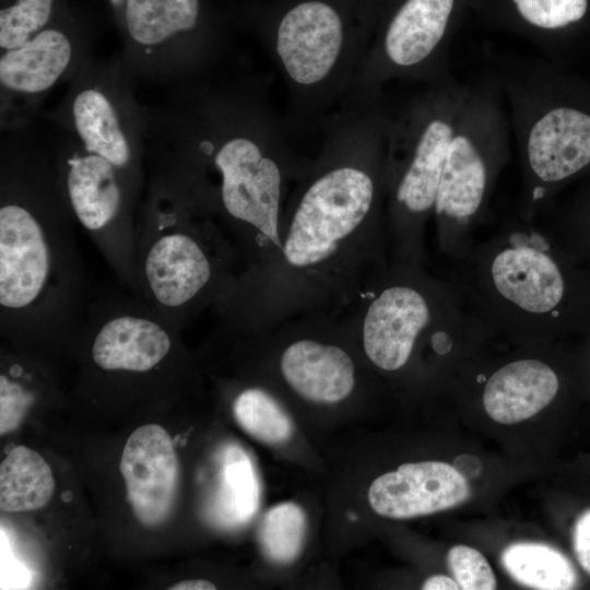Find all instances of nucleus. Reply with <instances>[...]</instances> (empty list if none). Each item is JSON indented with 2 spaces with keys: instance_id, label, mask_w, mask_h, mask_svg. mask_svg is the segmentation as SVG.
Listing matches in <instances>:
<instances>
[{
  "instance_id": "1",
  "label": "nucleus",
  "mask_w": 590,
  "mask_h": 590,
  "mask_svg": "<svg viewBox=\"0 0 590 590\" xmlns=\"http://www.w3.org/2000/svg\"><path fill=\"white\" fill-rule=\"evenodd\" d=\"M390 113L384 98L344 102L288 196L282 250L236 278L212 310L223 328L258 335L305 316H342L371 285V239L385 188Z\"/></svg>"
},
{
  "instance_id": "2",
  "label": "nucleus",
  "mask_w": 590,
  "mask_h": 590,
  "mask_svg": "<svg viewBox=\"0 0 590 590\" xmlns=\"http://www.w3.org/2000/svg\"><path fill=\"white\" fill-rule=\"evenodd\" d=\"M257 74L177 85L145 108L149 169L175 182L222 228L239 260L237 278L260 274L282 250L285 205L309 157Z\"/></svg>"
},
{
  "instance_id": "3",
  "label": "nucleus",
  "mask_w": 590,
  "mask_h": 590,
  "mask_svg": "<svg viewBox=\"0 0 590 590\" xmlns=\"http://www.w3.org/2000/svg\"><path fill=\"white\" fill-rule=\"evenodd\" d=\"M74 222L48 144L32 127L0 139V329L20 344L80 340L88 305Z\"/></svg>"
},
{
  "instance_id": "4",
  "label": "nucleus",
  "mask_w": 590,
  "mask_h": 590,
  "mask_svg": "<svg viewBox=\"0 0 590 590\" xmlns=\"http://www.w3.org/2000/svg\"><path fill=\"white\" fill-rule=\"evenodd\" d=\"M394 0H255L241 21L287 92L295 139L322 131L339 108Z\"/></svg>"
},
{
  "instance_id": "5",
  "label": "nucleus",
  "mask_w": 590,
  "mask_h": 590,
  "mask_svg": "<svg viewBox=\"0 0 590 590\" xmlns=\"http://www.w3.org/2000/svg\"><path fill=\"white\" fill-rule=\"evenodd\" d=\"M135 256L141 298L178 331L212 309L239 274L222 228L153 169L138 214Z\"/></svg>"
},
{
  "instance_id": "6",
  "label": "nucleus",
  "mask_w": 590,
  "mask_h": 590,
  "mask_svg": "<svg viewBox=\"0 0 590 590\" xmlns=\"http://www.w3.org/2000/svg\"><path fill=\"white\" fill-rule=\"evenodd\" d=\"M487 71L503 94L514 138L535 179L532 199L545 186L590 165V111L567 95L566 82L541 56H520L483 45Z\"/></svg>"
},
{
  "instance_id": "7",
  "label": "nucleus",
  "mask_w": 590,
  "mask_h": 590,
  "mask_svg": "<svg viewBox=\"0 0 590 590\" xmlns=\"http://www.w3.org/2000/svg\"><path fill=\"white\" fill-rule=\"evenodd\" d=\"M470 82L452 73L427 84L390 114L385 188L392 212L420 219L435 206L449 142Z\"/></svg>"
},
{
  "instance_id": "8",
  "label": "nucleus",
  "mask_w": 590,
  "mask_h": 590,
  "mask_svg": "<svg viewBox=\"0 0 590 590\" xmlns=\"http://www.w3.org/2000/svg\"><path fill=\"white\" fill-rule=\"evenodd\" d=\"M225 31L208 0H123L120 55L133 80L177 86L210 74Z\"/></svg>"
},
{
  "instance_id": "9",
  "label": "nucleus",
  "mask_w": 590,
  "mask_h": 590,
  "mask_svg": "<svg viewBox=\"0 0 590 590\" xmlns=\"http://www.w3.org/2000/svg\"><path fill=\"white\" fill-rule=\"evenodd\" d=\"M121 55L91 57L69 83L59 104L42 116L145 188V107Z\"/></svg>"
},
{
  "instance_id": "10",
  "label": "nucleus",
  "mask_w": 590,
  "mask_h": 590,
  "mask_svg": "<svg viewBox=\"0 0 590 590\" xmlns=\"http://www.w3.org/2000/svg\"><path fill=\"white\" fill-rule=\"evenodd\" d=\"M469 16V0H394L342 102L382 98L392 81L427 84L452 73L450 50Z\"/></svg>"
},
{
  "instance_id": "11",
  "label": "nucleus",
  "mask_w": 590,
  "mask_h": 590,
  "mask_svg": "<svg viewBox=\"0 0 590 590\" xmlns=\"http://www.w3.org/2000/svg\"><path fill=\"white\" fill-rule=\"evenodd\" d=\"M511 127L503 94L486 70L470 81L449 142L435 201L438 215L458 221L481 208L492 167L505 156Z\"/></svg>"
},
{
  "instance_id": "12",
  "label": "nucleus",
  "mask_w": 590,
  "mask_h": 590,
  "mask_svg": "<svg viewBox=\"0 0 590 590\" xmlns=\"http://www.w3.org/2000/svg\"><path fill=\"white\" fill-rule=\"evenodd\" d=\"M91 57L92 37L55 19L19 47L1 51V132L32 127L48 94L70 83Z\"/></svg>"
},
{
  "instance_id": "13",
  "label": "nucleus",
  "mask_w": 590,
  "mask_h": 590,
  "mask_svg": "<svg viewBox=\"0 0 590 590\" xmlns=\"http://www.w3.org/2000/svg\"><path fill=\"white\" fill-rule=\"evenodd\" d=\"M344 329L340 316H305L274 328L284 339L278 369L293 392L318 404H335L353 393L356 364L340 343Z\"/></svg>"
},
{
  "instance_id": "14",
  "label": "nucleus",
  "mask_w": 590,
  "mask_h": 590,
  "mask_svg": "<svg viewBox=\"0 0 590 590\" xmlns=\"http://www.w3.org/2000/svg\"><path fill=\"white\" fill-rule=\"evenodd\" d=\"M341 317L366 358L381 370L396 371L409 362L430 310L424 295L410 285L380 292L370 285Z\"/></svg>"
},
{
  "instance_id": "15",
  "label": "nucleus",
  "mask_w": 590,
  "mask_h": 590,
  "mask_svg": "<svg viewBox=\"0 0 590 590\" xmlns=\"http://www.w3.org/2000/svg\"><path fill=\"white\" fill-rule=\"evenodd\" d=\"M119 470L135 518L146 527L164 522L178 482V460L169 434L156 424L135 428L126 441Z\"/></svg>"
},
{
  "instance_id": "16",
  "label": "nucleus",
  "mask_w": 590,
  "mask_h": 590,
  "mask_svg": "<svg viewBox=\"0 0 590 590\" xmlns=\"http://www.w3.org/2000/svg\"><path fill=\"white\" fill-rule=\"evenodd\" d=\"M464 475L441 461L401 464L373 481L368 489L371 509L384 517L409 519L453 508L469 499Z\"/></svg>"
},
{
  "instance_id": "17",
  "label": "nucleus",
  "mask_w": 590,
  "mask_h": 590,
  "mask_svg": "<svg viewBox=\"0 0 590 590\" xmlns=\"http://www.w3.org/2000/svg\"><path fill=\"white\" fill-rule=\"evenodd\" d=\"M469 11L477 26L518 37L553 60L564 36L587 20L590 0H469Z\"/></svg>"
},
{
  "instance_id": "18",
  "label": "nucleus",
  "mask_w": 590,
  "mask_h": 590,
  "mask_svg": "<svg viewBox=\"0 0 590 590\" xmlns=\"http://www.w3.org/2000/svg\"><path fill=\"white\" fill-rule=\"evenodd\" d=\"M558 379L535 359H522L498 369L487 381L483 403L497 423L515 424L543 410L554 399Z\"/></svg>"
},
{
  "instance_id": "19",
  "label": "nucleus",
  "mask_w": 590,
  "mask_h": 590,
  "mask_svg": "<svg viewBox=\"0 0 590 590\" xmlns=\"http://www.w3.org/2000/svg\"><path fill=\"white\" fill-rule=\"evenodd\" d=\"M497 291L531 312L552 310L562 299L564 282L554 261L529 247L502 251L492 266Z\"/></svg>"
},
{
  "instance_id": "20",
  "label": "nucleus",
  "mask_w": 590,
  "mask_h": 590,
  "mask_svg": "<svg viewBox=\"0 0 590 590\" xmlns=\"http://www.w3.org/2000/svg\"><path fill=\"white\" fill-rule=\"evenodd\" d=\"M54 491L51 469L34 450L17 446L1 462V510L22 512L43 508L52 497Z\"/></svg>"
},
{
  "instance_id": "21",
  "label": "nucleus",
  "mask_w": 590,
  "mask_h": 590,
  "mask_svg": "<svg viewBox=\"0 0 590 590\" xmlns=\"http://www.w3.org/2000/svg\"><path fill=\"white\" fill-rule=\"evenodd\" d=\"M259 502L260 485L251 459L243 448L228 445L222 451L213 517L226 527L245 524L255 516Z\"/></svg>"
},
{
  "instance_id": "22",
  "label": "nucleus",
  "mask_w": 590,
  "mask_h": 590,
  "mask_svg": "<svg viewBox=\"0 0 590 590\" xmlns=\"http://www.w3.org/2000/svg\"><path fill=\"white\" fill-rule=\"evenodd\" d=\"M502 563L519 583L541 590L575 587L577 576L571 563L557 550L542 543L520 542L505 548Z\"/></svg>"
},
{
  "instance_id": "23",
  "label": "nucleus",
  "mask_w": 590,
  "mask_h": 590,
  "mask_svg": "<svg viewBox=\"0 0 590 590\" xmlns=\"http://www.w3.org/2000/svg\"><path fill=\"white\" fill-rule=\"evenodd\" d=\"M232 410L238 425L261 442L282 444L293 434L288 414L263 388L247 387L240 390L233 400Z\"/></svg>"
},
{
  "instance_id": "24",
  "label": "nucleus",
  "mask_w": 590,
  "mask_h": 590,
  "mask_svg": "<svg viewBox=\"0 0 590 590\" xmlns=\"http://www.w3.org/2000/svg\"><path fill=\"white\" fill-rule=\"evenodd\" d=\"M306 515L295 503L270 508L259 528L262 552L273 563H292L302 552L306 533Z\"/></svg>"
},
{
  "instance_id": "25",
  "label": "nucleus",
  "mask_w": 590,
  "mask_h": 590,
  "mask_svg": "<svg viewBox=\"0 0 590 590\" xmlns=\"http://www.w3.org/2000/svg\"><path fill=\"white\" fill-rule=\"evenodd\" d=\"M56 0H12L0 10V49L16 48L54 20Z\"/></svg>"
},
{
  "instance_id": "26",
  "label": "nucleus",
  "mask_w": 590,
  "mask_h": 590,
  "mask_svg": "<svg viewBox=\"0 0 590 590\" xmlns=\"http://www.w3.org/2000/svg\"><path fill=\"white\" fill-rule=\"evenodd\" d=\"M32 373L23 363L12 362L0 375V433L16 429L34 404L36 393L31 387Z\"/></svg>"
},
{
  "instance_id": "27",
  "label": "nucleus",
  "mask_w": 590,
  "mask_h": 590,
  "mask_svg": "<svg viewBox=\"0 0 590 590\" xmlns=\"http://www.w3.org/2000/svg\"><path fill=\"white\" fill-rule=\"evenodd\" d=\"M447 564L463 590H494L497 586L493 569L477 550L456 545L447 554Z\"/></svg>"
},
{
  "instance_id": "28",
  "label": "nucleus",
  "mask_w": 590,
  "mask_h": 590,
  "mask_svg": "<svg viewBox=\"0 0 590 590\" xmlns=\"http://www.w3.org/2000/svg\"><path fill=\"white\" fill-rule=\"evenodd\" d=\"M574 551L580 566L590 574V510L583 512L575 524Z\"/></svg>"
},
{
  "instance_id": "29",
  "label": "nucleus",
  "mask_w": 590,
  "mask_h": 590,
  "mask_svg": "<svg viewBox=\"0 0 590 590\" xmlns=\"http://www.w3.org/2000/svg\"><path fill=\"white\" fill-rule=\"evenodd\" d=\"M423 590H458V582L450 577L444 575H435L427 578L423 586Z\"/></svg>"
},
{
  "instance_id": "30",
  "label": "nucleus",
  "mask_w": 590,
  "mask_h": 590,
  "mask_svg": "<svg viewBox=\"0 0 590 590\" xmlns=\"http://www.w3.org/2000/svg\"><path fill=\"white\" fill-rule=\"evenodd\" d=\"M169 590H214L216 587L203 579H190L180 581L168 588Z\"/></svg>"
},
{
  "instance_id": "31",
  "label": "nucleus",
  "mask_w": 590,
  "mask_h": 590,
  "mask_svg": "<svg viewBox=\"0 0 590 590\" xmlns=\"http://www.w3.org/2000/svg\"><path fill=\"white\" fill-rule=\"evenodd\" d=\"M432 345L438 354H446L450 351L451 341L444 332H436L432 337Z\"/></svg>"
}]
</instances>
